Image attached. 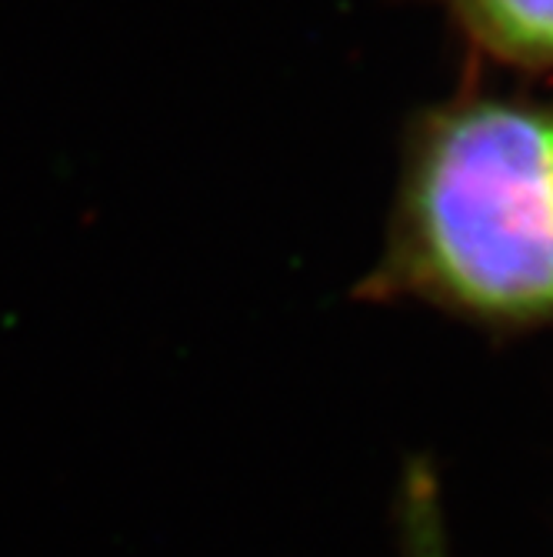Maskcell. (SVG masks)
Here are the masks:
<instances>
[{"label":"cell","instance_id":"2","mask_svg":"<svg viewBox=\"0 0 553 557\" xmlns=\"http://www.w3.org/2000/svg\"><path fill=\"white\" fill-rule=\"evenodd\" d=\"M474 74L537 81L553 74V0H440Z\"/></svg>","mask_w":553,"mask_h":557},{"label":"cell","instance_id":"1","mask_svg":"<svg viewBox=\"0 0 553 557\" xmlns=\"http://www.w3.org/2000/svg\"><path fill=\"white\" fill-rule=\"evenodd\" d=\"M354 297L497 341L553 331V90L467 71L407 117L384 244Z\"/></svg>","mask_w":553,"mask_h":557},{"label":"cell","instance_id":"3","mask_svg":"<svg viewBox=\"0 0 553 557\" xmlns=\"http://www.w3.org/2000/svg\"><path fill=\"white\" fill-rule=\"evenodd\" d=\"M400 557H454L447 537L440 481L427 458H411L397 494Z\"/></svg>","mask_w":553,"mask_h":557}]
</instances>
